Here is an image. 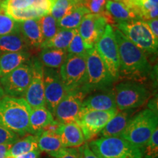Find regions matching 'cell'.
Segmentation results:
<instances>
[{
  "label": "cell",
  "instance_id": "1",
  "mask_svg": "<svg viewBox=\"0 0 158 158\" xmlns=\"http://www.w3.org/2000/svg\"><path fill=\"white\" fill-rule=\"evenodd\" d=\"M114 32L119 56L118 80L140 83L147 80L151 76L152 66L146 54L117 29Z\"/></svg>",
  "mask_w": 158,
  "mask_h": 158
},
{
  "label": "cell",
  "instance_id": "2",
  "mask_svg": "<svg viewBox=\"0 0 158 158\" xmlns=\"http://www.w3.org/2000/svg\"><path fill=\"white\" fill-rule=\"evenodd\" d=\"M31 108L23 98L5 95L0 100V125L20 137L29 133Z\"/></svg>",
  "mask_w": 158,
  "mask_h": 158
},
{
  "label": "cell",
  "instance_id": "3",
  "mask_svg": "<svg viewBox=\"0 0 158 158\" xmlns=\"http://www.w3.org/2000/svg\"><path fill=\"white\" fill-rule=\"evenodd\" d=\"M157 128V113L147 108L133 116L120 137L143 150L152 134Z\"/></svg>",
  "mask_w": 158,
  "mask_h": 158
},
{
  "label": "cell",
  "instance_id": "4",
  "mask_svg": "<svg viewBox=\"0 0 158 158\" xmlns=\"http://www.w3.org/2000/svg\"><path fill=\"white\" fill-rule=\"evenodd\" d=\"M112 27L121 31L144 54H155L157 53L158 40L155 38L149 27L143 20L135 19L116 23Z\"/></svg>",
  "mask_w": 158,
  "mask_h": 158
},
{
  "label": "cell",
  "instance_id": "5",
  "mask_svg": "<svg viewBox=\"0 0 158 158\" xmlns=\"http://www.w3.org/2000/svg\"><path fill=\"white\" fill-rule=\"evenodd\" d=\"M89 146L104 158H143V150L121 137H100L90 141Z\"/></svg>",
  "mask_w": 158,
  "mask_h": 158
},
{
  "label": "cell",
  "instance_id": "6",
  "mask_svg": "<svg viewBox=\"0 0 158 158\" xmlns=\"http://www.w3.org/2000/svg\"><path fill=\"white\" fill-rule=\"evenodd\" d=\"M86 59V80L81 89L88 94L110 89L115 81L99 56L95 47L88 51Z\"/></svg>",
  "mask_w": 158,
  "mask_h": 158
},
{
  "label": "cell",
  "instance_id": "7",
  "mask_svg": "<svg viewBox=\"0 0 158 158\" xmlns=\"http://www.w3.org/2000/svg\"><path fill=\"white\" fill-rule=\"evenodd\" d=\"M114 97L118 110L135 109L147 103L150 92L143 83L124 81L114 86Z\"/></svg>",
  "mask_w": 158,
  "mask_h": 158
},
{
  "label": "cell",
  "instance_id": "8",
  "mask_svg": "<svg viewBox=\"0 0 158 158\" xmlns=\"http://www.w3.org/2000/svg\"><path fill=\"white\" fill-rule=\"evenodd\" d=\"M86 56L70 54L59 68V75L67 92L83 87L86 80Z\"/></svg>",
  "mask_w": 158,
  "mask_h": 158
},
{
  "label": "cell",
  "instance_id": "9",
  "mask_svg": "<svg viewBox=\"0 0 158 158\" xmlns=\"http://www.w3.org/2000/svg\"><path fill=\"white\" fill-rule=\"evenodd\" d=\"M94 47L110 76L115 81H117L119 70V56L114 28L111 25L108 23L106 25L104 33Z\"/></svg>",
  "mask_w": 158,
  "mask_h": 158
},
{
  "label": "cell",
  "instance_id": "10",
  "mask_svg": "<svg viewBox=\"0 0 158 158\" xmlns=\"http://www.w3.org/2000/svg\"><path fill=\"white\" fill-rule=\"evenodd\" d=\"M118 109L91 110L81 109L76 123L81 129L85 141H92L118 113Z\"/></svg>",
  "mask_w": 158,
  "mask_h": 158
},
{
  "label": "cell",
  "instance_id": "11",
  "mask_svg": "<svg viewBox=\"0 0 158 158\" xmlns=\"http://www.w3.org/2000/svg\"><path fill=\"white\" fill-rule=\"evenodd\" d=\"M88 93L83 89H77L65 94L55 108L54 117L60 124L76 122L84 99Z\"/></svg>",
  "mask_w": 158,
  "mask_h": 158
},
{
  "label": "cell",
  "instance_id": "12",
  "mask_svg": "<svg viewBox=\"0 0 158 158\" xmlns=\"http://www.w3.org/2000/svg\"><path fill=\"white\" fill-rule=\"evenodd\" d=\"M31 78V59L8 74L0 78L5 95L23 98Z\"/></svg>",
  "mask_w": 158,
  "mask_h": 158
},
{
  "label": "cell",
  "instance_id": "13",
  "mask_svg": "<svg viewBox=\"0 0 158 158\" xmlns=\"http://www.w3.org/2000/svg\"><path fill=\"white\" fill-rule=\"evenodd\" d=\"M43 83L45 107L53 114L56 106L68 92L56 69L43 67Z\"/></svg>",
  "mask_w": 158,
  "mask_h": 158
},
{
  "label": "cell",
  "instance_id": "14",
  "mask_svg": "<svg viewBox=\"0 0 158 158\" xmlns=\"http://www.w3.org/2000/svg\"><path fill=\"white\" fill-rule=\"evenodd\" d=\"M31 78L23 98L31 108L45 106L43 65L37 58H31Z\"/></svg>",
  "mask_w": 158,
  "mask_h": 158
},
{
  "label": "cell",
  "instance_id": "15",
  "mask_svg": "<svg viewBox=\"0 0 158 158\" xmlns=\"http://www.w3.org/2000/svg\"><path fill=\"white\" fill-rule=\"evenodd\" d=\"M107 24L103 15L90 13L83 18L78 30L85 44L92 48L104 33Z\"/></svg>",
  "mask_w": 158,
  "mask_h": 158
},
{
  "label": "cell",
  "instance_id": "16",
  "mask_svg": "<svg viewBox=\"0 0 158 158\" xmlns=\"http://www.w3.org/2000/svg\"><path fill=\"white\" fill-rule=\"evenodd\" d=\"M82 109L91 110H109L116 109L114 89L100 90L86 96L82 103Z\"/></svg>",
  "mask_w": 158,
  "mask_h": 158
},
{
  "label": "cell",
  "instance_id": "17",
  "mask_svg": "<svg viewBox=\"0 0 158 158\" xmlns=\"http://www.w3.org/2000/svg\"><path fill=\"white\" fill-rule=\"evenodd\" d=\"M101 15L106 19L108 24L111 26L116 23L137 19L133 12L118 0H108L106 4V11Z\"/></svg>",
  "mask_w": 158,
  "mask_h": 158
},
{
  "label": "cell",
  "instance_id": "18",
  "mask_svg": "<svg viewBox=\"0 0 158 158\" xmlns=\"http://www.w3.org/2000/svg\"><path fill=\"white\" fill-rule=\"evenodd\" d=\"M135 114V109L118 110L99 135L101 137H120Z\"/></svg>",
  "mask_w": 158,
  "mask_h": 158
},
{
  "label": "cell",
  "instance_id": "19",
  "mask_svg": "<svg viewBox=\"0 0 158 158\" xmlns=\"http://www.w3.org/2000/svg\"><path fill=\"white\" fill-rule=\"evenodd\" d=\"M19 30L22 35L29 49L40 50L43 43V36L38 19H29L18 22Z\"/></svg>",
  "mask_w": 158,
  "mask_h": 158
},
{
  "label": "cell",
  "instance_id": "20",
  "mask_svg": "<svg viewBox=\"0 0 158 158\" xmlns=\"http://www.w3.org/2000/svg\"><path fill=\"white\" fill-rule=\"evenodd\" d=\"M58 135L63 147L67 148L79 147L86 142L81 129L76 122L61 124Z\"/></svg>",
  "mask_w": 158,
  "mask_h": 158
},
{
  "label": "cell",
  "instance_id": "21",
  "mask_svg": "<svg viewBox=\"0 0 158 158\" xmlns=\"http://www.w3.org/2000/svg\"><path fill=\"white\" fill-rule=\"evenodd\" d=\"M36 135L40 152H44L51 157L59 155L67 148L63 147L59 135L56 133L41 131Z\"/></svg>",
  "mask_w": 158,
  "mask_h": 158
},
{
  "label": "cell",
  "instance_id": "22",
  "mask_svg": "<svg viewBox=\"0 0 158 158\" xmlns=\"http://www.w3.org/2000/svg\"><path fill=\"white\" fill-rule=\"evenodd\" d=\"M135 14L136 18L143 21L157 19L158 6L154 5L149 0H118Z\"/></svg>",
  "mask_w": 158,
  "mask_h": 158
},
{
  "label": "cell",
  "instance_id": "23",
  "mask_svg": "<svg viewBox=\"0 0 158 158\" xmlns=\"http://www.w3.org/2000/svg\"><path fill=\"white\" fill-rule=\"evenodd\" d=\"M54 120V115L45 106L31 108L29 115V133L37 135Z\"/></svg>",
  "mask_w": 158,
  "mask_h": 158
},
{
  "label": "cell",
  "instance_id": "24",
  "mask_svg": "<svg viewBox=\"0 0 158 158\" xmlns=\"http://www.w3.org/2000/svg\"><path fill=\"white\" fill-rule=\"evenodd\" d=\"M31 59L29 51L7 53L0 55V78L8 74Z\"/></svg>",
  "mask_w": 158,
  "mask_h": 158
},
{
  "label": "cell",
  "instance_id": "25",
  "mask_svg": "<svg viewBox=\"0 0 158 158\" xmlns=\"http://www.w3.org/2000/svg\"><path fill=\"white\" fill-rule=\"evenodd\" d=\"M29 51L28 45L19 30L0 36V55Z\"/></svg>",
  "mask_w": 158,
  "mask_h": 158
},
{
  "label": "cell",
  "instance_id": "26",
  "mask_svg": "<svg viewBox=\"0 0 158 158\" xmlns=\"http://www.w3.org/2000/svg\"><path fill=\"white\" fill-rule=\"evenodd\" d=\"M68 56L67 50L56 48L41 49L38 59L43 67L53 69H59L64 62Z\"/></svg>",
  "mask_w": 158,
  "mask_h": 158
},
{
  "label": "cell",
  "instance_id": "27",
  "mask_svg": "<svg viewBox=\"0 0 158 158\" xmlns=\"http://www.w3.org/2000/svg\"><path fill=\"white\" fill-rule=\"evenodd\" d=\"M90 13L89 10L84 6H79L70 10L57 23L59 29H78L83 18L85 15Z\"/></svg>",
  "mask_w": 158,
  "mask_h": 158
},
{
  "label": "cell",
  "instance_id": "28",
  "mask_svg": "<svg viewBox=\"0 0 158 158\" xmlns=\"http://www.w3.org/2000/svg\"><path fill=\"white\" fill-rule=\"evenodd\" d=\"M38 149L37 136L30 135L23 136L11 145L6 156H19Z\"/></svg>",
  "mask_w": 158,
  "mask_h": 158
},
{
  "label": "cell",
  "instance_id": "29",
  "mask_svg": "<svg viewBox=\"0 0 158 158\" xmlns=\"http://www.w3.org/2000/svg\"><path fill=\"white\" fill-rule=\"evenodd\" d=\"M76 29H60L58 32L51 40H49L47 42L42 43L40 46V50L43 48H56L67 50L74 36Z\"/></svg>",
  "mask_w": 158,
  "mask_h": 158
},
{
  "label": "cell",
  "instance_id": "30",
  "mask_svg": "<svg viewBox=\"0 0 158 158\" xmlns=\"http://www.w3.org/2000/svg\"><path fill=\"white\" fill-rule=\"evenodd\" d=\"M5 13L15 21H27L29 19H39L45 14L34 7H29L23 9H5Z\"/></svg>",
  "mask_w": 158,
  "mask_h": 158
},
{
  "label": "cell",
  "instance_id": "31",
  "mask_svg": "<svg viewBox=\"0 0 158 158\" xmlns=\"http://www.w3.org/2000/svg\"><path fill=\"white\" fill-rule=\"evenodd\" d=\"M38 21L43 36V43L51 40L60 29L57 21L51 14L43 15Z\"/></svg>",
  "mask_w": 158,
  "mask_h": 158
},
{
  "label": "cell",
  "instance_id": "32",
  "mask_svg": "<svg viewBox=\"0 0 158 158\" xmlns=\"http://www.w3.org/2000/svg\"><path fill=\"white\" fill-rule=\"evenodd\" d=\"M52 7L50 14L57 21L62 19L70 10L74 7H79L77 6L74 0H52Z\"/></svg>",
  "mask_w": 158,
  "mask_h": 158
},
{
  "label": "cell",
  "instance_id": "33",
  "mask_svg": "<svg viewBox=\"0 0 158 158\" xmlns=\"http://www.w3.org/2000/svg\"><path fill=\"white\" fill-rule=\"evenodd\" d=\"M89 47L85 44L83 40L82 37L79 34L78 29H76V32L72 40L69 45L67 51L68 54H75V55H81V56H86L87 54L88 51L89 50Z\"/></svg>",
  "mask_w": 158,
  "mask_h": 158
},
{
  "label": "cell",
  "instance_id": "34",
  "mask_svg": "<svg viewBox=\"0 0 158 158\" xmlns=\"http://www.w3.org/2000/svg\"><path fill=\"white\" fill-rule=\"evenodd\" d=\"M19 30L18 22L13 20L5 13V10L0 7V36L10 34Z\"/></svg>",
  "mask_w": 158,
  "mask_h": 158
},
{
  "label": "cell",
  "instance_id": "35",
  "mask_svg": "<svg viewBox=\"0 0 158 158\" xmlns=\"http://www.w3.org/2000/svg\"><path fill=\"white\" fill-rule=\"evenodd\" d=\"M158 156V128H157L147 141L143 149V157L157 158Z\"/></svg>",
  "mask_w": 158,
  "mask_h": 158
},
{
  "label": "cell",
  "instance_id": "36",
  "mask_svg": "<svg viewBox=\"0 0 158 158\" xmlns=\"http://www.w3.org/2000/svg\"><path fill=\"white\" fill-rule=\"evenodd\" d=\"M108 0H85L84 6L91 13L102 14L106 11V4Z\"/></svg>",
  "mask_w": 158,
  "mask_h": 158
},
{
  "label": "cell",
  "instance_id": "37",
  "mask_svg": "<svg viewBox=\"0 0 158 158\" xmlns=\"http://www.w3.org/2000/svg\"><path fill=\"white\" fill-rule=\"evenodd\" d=\"M20 138V136L10 130L0 125V145L13 144Z\"/></svg>",
  "mask_w": 158,
  "mask_h": 158
},
{
  "label": "cell",
  "instance_id": "38",
  "mask_svg": "<svg viewBox=\"0 0 158 158\" xmlns=\"http://www.w3.org/2000/svg\"><path fill=\"white\" fill-rule=\"evenodd\" d=\"M79 158H98V155L92 151L89 143H84L78 147Z\"/></svg>",
  "mask_w": 158,
  "mask_h": 158
},
{
  "label": "cell",
  "instance_id": "39",
  "mask_svg": "<svg viewBox=\"0 0 158 158\" xmlns=\"http://www.w3.org/2000/svg\"><path fill=\"white\" fill-rule=\"evenodd\" d=\"M52 158H79L78 149L75 148H66L62 153Z\"/></svg>",
  "mask_w": 158,
  "mask_h": 158
},
{
  "label": "cell",
  "instance_id": "40",
  "mask_svg": "<svg viewBox=\"0 0 158 158\" xmlns=\"http://www.w3.org/2000/svg\"><path fill=\"white\" fill-rule=\"evenodd\" d=\"M148 27H149L150 30L152 33L155 38L158 40V20L157 19L147 20V21H144Z\"/></svg>",
  "mask_w": 158,
  "mask_h": 158
},
{
  "label": "cell",
  "instance_id": "41",
  "mask_svg": "<svg viewBox=\"0 0 158 158\" xmlns=\"http://www.w3.org/2000/svg\"><path fill=\"white\" fill-rule=\"evenodd\" d=\"M40 153V150H35L29 153L19 156H6L5 158H39Z\"/></svg>",
  "mask_w": 158,
  "mask_h": 158
},
{
  "label": "cell",
  "instance_id": "42",
  "mask_svg": "<svg viewBox=\"0 0 158 158\" xmlns=\"http://www.w3.org/2000/svg\"><path fill=\"white\" fill-rule=\"evenodd\" d=\"M12 144H1L0 145V158H5L7 152Z\"/></svg>",
  "mask_w": 158,
  "mask_h": 158
},
{
  "label": "cell",
  "instance_id": "43",
  "mask_svg": "<svg viewBox=\"0 0 158 158\" xmlns=\"http://www.w3.org/2000/svg\"><path fill=\"white\" fill-rule=\"evenodd\" d=\"M74 2H76L77 6H84L85 0H74Z\"/></svg>",
  "mask_w": 158,
  "mask_h": 158
},
{
  "label": "cell",
  "instance_id": "44",
  "mask_svg": "<svg viewBox=\"0 0 158 158\" xmlns=\"http://www.w3.org/2000/svg\"><path fill=\"white\" fill-rule=\"evenodd\" d=\"M5 95V92H4L2 87L1 83H0V100H1V99Z\"/></svg>",
  "mask_w": 158,
  "mask_h": 158
},
{
  "label": "cell",
  "instance_id": "45",
  "mask_svg": "<svg viewBox=\"0 0 158 158\" xmlns=\"http://www.w3.org/2000/svg\"><path fill=\"white\" fill-rule=\"evenodd\" d=\"M149 1L151 2L152 5H156V6H158V0H149Z\"/></svg>",
  "mask_w": 158,
  "mask_h": 158
},
{
  "label": "cell",
  "instance_id": "46",
  "mask_svg": "<svg viewBox=\"0 0 158 158\" xmlns=\"http://www.w3.org/2000/svg\"><path fill=\"white\" fill-rule=\"evenodd\" d=\"M4 1H5V0H0V7H2V4L3 3Z\"/></svg>",
  "mask_w": 158,
  "mask_h": 158
},
{
  "label": "cell",
  "instance_id": "47",
  "mask_svg": "<svg viewBox=\"0 0 158 158\" xmlns=\"http://www.w3.org/2000/svg\"><path fill=\"white\" fill-rule=\"evenodd\" d=\"M98 155V158H104V157H101V156H100V155Z\"/></svg>",
  "mask_w": 158,
  "mask_h": 158
},
{
  "label": "cell",
  "instance_id": "48",
  "mask_svg": "<svg viewBox=\"0 0 158 158\" xmlns=\"http://www.w3.org/2000/svg\"><path fill=\"white\" fill-rule=\"evenodd\" d=\"M144 158H145V157H144Z\"/></svg>",
  "mask_w": 158,
  "mask_h": 158
}]
</instances>
